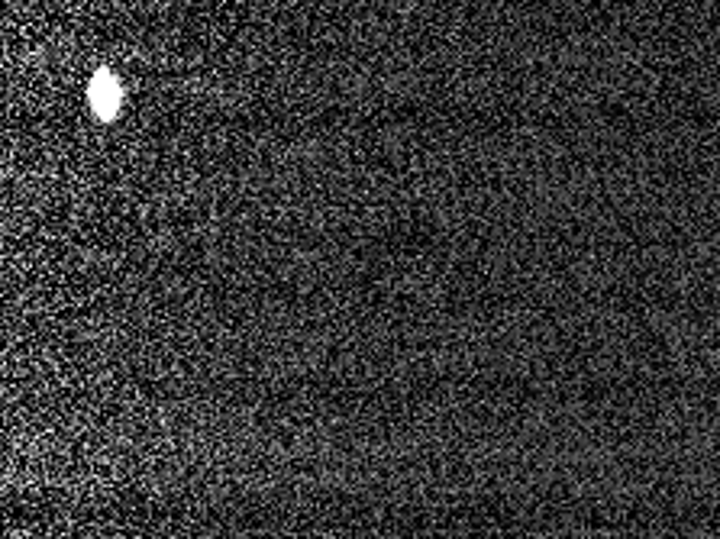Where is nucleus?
Wrapping results in <instances>:
<instances>
[{
    "instance_id": "nucleus-1",
    "label": "nucleus",
    "mask_w": 720,
    "mask_h": 539,
    "mask_svg": "<svg viewBox=\"0 0 720 539\" xmlns=\"http://www.w3.org/2000/svg\"><path fill=\"white\" fill-rule=\"evenodd\" d=\"M87 101H91V110L101 120H110L123 103V87L110 71H97L91 81V91H87Z\"/></svg>"
}]
</instances>
